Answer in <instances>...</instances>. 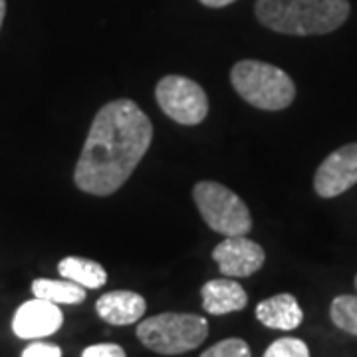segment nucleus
Masks as SVG:
<instances>
[{"label": "nucleus", "mask_w": 357, "mask_h": 357, "mask_svg": "<svg viewBox=\"0 0 357 357\" xmlns=\"http://www.w3.org/2000/svg\"><path fill=\"white\" fill-rule=\"evenodd\" d=\"M153 141V126L139 105L119 98L96 114L74 171L79 191L109 197L133 175Z\"/></svg>", "instance_id": "nucleus-1"}, {"label": "nucleus", "mask_w": 357, "mask_h": 357, "mask_svg": "<svg viewBox=\"0 0 357 357\" xmlns=\"http://www.w3.org/2000/svg\"><path fill=\"white\" fill-rule=\"evenodd\" d=\"M258 22L290 36L330 34L349 16L347 0H256Z\"/></svg>", "instance_id": "nucleus-2"}, {"label": "nucleus", "mask_w": 357, "mask_h": 357, "mask_svg": "<svg viewBox=\"0 0 357 357\" xmlns=\"http://www.w3.org/2000/svg\"><path fill=\"white\" fill-rule=\"evenodd\" d=\"M230 84L244 102L264 112L286 109L296 98L292 77L282 68L260 60H243L232 66Z\"/></svg>", "instance_id": "nucleus-3"}, {"label": "nucleus", "mask_w": 357, "mask_h": 357, "mask_svg": "<svg viewBox=\"0 0 357 357\" xmlns=\"http://www.w3.org/2000/svg\"><path fill=\"white\" fill-rule=\"evenodd\" d=\"M208 335V321L195 314L167 312L137 326V337L147 349L161 356H181L197 349Z\"/></svg>", "instance_id": "nucleus-4"}, {"label": "nucleus", "mask_w": 357, "mask_h": 357, "mask_svg": "<svg viewBox=\"0 0 357 357\" xmlns=\"http://www.w3.org/2000/svg\"><path fill=\"white\" fill-rule=\"evenodd\" d=\"M192 201L208 229L222 236H244L252 229V217L246 203L217 181L197 183Z\"/></svg>", "instance_id": "nucleus-5"}, {"label": "nucleus", "mask_w": 357, "mask_h": 357, "mask_svg": "<svg viewBox=\"0 0 357 357\" xmlns=\"http://www.w3.org/2000/svg\"><path fill=\"white\" fill-rule=\"evenodd\" d=\"M161 112L181 126H199L208 114V98L197 82L185 76H165L155 88Z\"/></svg>", "instance_id": "nucleus-6"}, {"label": "nucleus", "mask_w": 357, "mask_h": 357, "mask_svg": "<svg viewBox=\"0 0 357 357\" xmlns=\"http://www.w3.org/2000/svg\"><path fill=\"white\" fill-rule=\"evenodd\" d=\"M357 185V143H347L330 153L314 175V191L333 199Z\"/></svg>", "instance_id": "nucleus-7"}, {"label": "nucleus", "mask_w": 357, "mask_h": 357, "mask_svg": "<svg viewBox=\"0 0 357 357\" xmlns=\"http://www.w3.org/2000/svg\"><path fill=\"white\" fill-rule=\"evenodd\" d=\"M213 258L227 278H246L256 274L264 260V248L255 241L244 236H227L215 246Z\"/></svg>", "instance_id": "nucleus-8"}, {"label": "nucleus", "mask_w": 357, "mask_h": 357, "mask_svg": "<svg viewBox=\"0 0 357 357\" xmlns=\"http://www.w3.org/2000/svg\"><path fill=\"white\" fill-rule=\"evenodd\" d=\"M64 324V314L58 304L34 298L16 310L13 318V332L20 340H40L56 333Z\"/></svg>", "instance_id": "nucleus-9"}, {"label": "nucleus", "mask_w": 357, "mask_h": 357, "mask_svg": "<svg viewBox=\"0 0 357 357\" xmlns=\"http://www.w3.org/2000/svg\"><path fill=\"white\" fill-rule=\"evenodd\" d=\"M147 310L145 298L137 292L129 290H114V292L103 294L96 302L98 316L112 324V326H129L143 318Z\"/></svg>", "instance_id": "nucleus-10"}, {"label": "nucleus", "mask_w": 357, "mask_h": 357, "mask_svg": "<svg viewBox=\"0 0 357 357\" xmlns=\"http://www.w3.org/2000/svg\"><path fill=\"white\" fill-rule=\"evenodd\" d=\"M204 312L213 316H225L230 312H241L248 304L246 290L232 278L208 280L201 288Z\"/></svg>", "instance_id": "nucleus-11"}, {"label": "nucleus", "mask_w": 357, "mask_h": 357, "mask_svg": "<svg viewBox=\"0 0 357 357\" xmlns=\"http://www.w3.org/2000/svg\"><path fill=\"white\" fill-rule=\"evenodd\" d=\"M256 318L270 330L290 332L302 324L304 312L292 294H276L256 306Z\"/></svg>", "instance_id": "nucleus-12"}, {"label": "nucleus", "mask_w": 357, "mask_h": 357, "mask_svg": "<svg viewBox=\"0 0 357 357\" xmlns=\"http://www.w3.org/2000/svg\"><path fill=\"white\" fill-rule=\"evenodd\" d=\"M58 272L66 280H72L79 284L86 290H98L107 282V272L105 268L89 258H79V256H66L58 264Z\"/></svg>", "instance_id": "nucleus-13"}, {"label": "nucleus", "mask_w": 357, "mask_h": 357, "mask_svg": "<svg viewBox=\"0 0 357 357\" xmlns=\"http://www.w3.org/2000/svg\"><path fill=\"white\" fill-rule=\"evenodd\" d=\"M32 292L36 298L48 300L52 304H82L86 300V288L72 280H48L38 278L32 282Z\"/></svg>", "instance_id": "nucleus-14"}, {"label": "nucleus", "mask_w": 357, "mask_h": 357, "mask_svg": "<svg viewBox=\"0 0 357 357\" xmlns=\"http://www.w3.org/2000/svg\"><path fill=\"white\" fill-rule=\"evenodd\" d=\"M330 318L345 333L357 335V294H344L333 298L330 306Z\"/></svg>", "instance_id": "nucleus-15"}, {"label": "nucleus", "mask_w": 357, "mask_h": 357, "mask_svg": "<svg viewBox=\"0 0 357 357\" xmlns=\"http://www.w3.org/2000/svg\"><path fill=\"white\" fill-rule=\"evenodd\" d=\"M262 357H310L306 342L298 337H282L270 344Z\"/></svg>", "instance_id": "nucleus-16"}, {"label": "nucleus", "mask_w": 357, "mask_h": 357, "mask_svg": "<svg viewBox=\"0 0 357 357\" xmlns=\"http://www.w3.org/2000/svg\"><path fill=\"white\" fill-rule=\"evenodd\" d=\"M201 357H250V347L241 337H229L208 347Z\"/></svg>", "instance_id": "nucleus-17"}, {"label": "nucleus", "mask_w": 357, "mask_h": 357, "mask_svg": "<svg viewBox=\"0 0 357 357\" xmlns=\"http://www.w3.org/2000/svg\"><path fill=\"white\" fill-rule=\"evenodd\" d=\"M82 357H126V351L117 344H96L86 347Z\"/></svg>", "instance_id": "nucleus-18"}, {"label": "nucleus", "mask_w": 357, "mask_h": 357, "mask_svg": "<svg viewBox=\"0 0 357 357\" xmlns=\"http://www.w3.org/2000/svg\"><path fill=\"white\" fill-rule=\"evenodd\" d=\"M20 357H62V349L54 344H44V342H32L26 347Z\"/></svg>", "instance_id": "nucleus-19"}, {"label": "nucleus", "mask_w": 357, "mask_h": 357, "mask_svg": "<svg viewBox=\"0 0 357 357\" xmlns=\"http://www.w3.org/2000/svg\"><path fill=\"white\" fill-rule=\"evenodd\" d=\"M199 2L208 6V8H222V6H229L232 2H236V0H199Z\"/></svg>", "instance_id": "nucleus-20"}, {"label": "nucleus", "mask_w": 357, "mask_h": 357, "mask_svg": "<svg viewBox=\"0 0 357 357\" xmlns=\"http://www.w3.org/2000/svg\"><path fill=\"white\" fill-rule=\"evenodd\" d=\"M4 16H6V0H0V28L4 22Z\"/></svg>", "instance_id": "nucleus-21"}, {"label": "nucleus", "mask_w": 357, "mask_h": 357, "mask_svg": "<svg viewBox=\"0 0 357 357\" xmlns=\"http://www.w3.org/2000/svg\"><path fill=\"white\" fill-rule=\"evenodd\" d=\"M356 290H357V274H356Z\"/></svg>", "instance_id": "nucleus-22"}]
</instances>
